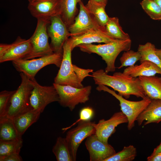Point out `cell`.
<instances>
[{"label":"cell","instance_id":"obj_9","mask_svg":"<svg viewBox=\"0 0 161 161\" xmlns=\"http://www.w3.org/2000/svg\"><path fill=\"white\" fill-rule=\"evenodd\" d=\"M30 81L32 86L29 98L30 109L41 113L49 103L59 101L58 95L53 85L50 86H41L35 78L30 79Z\"/></svg>","mask_w":161,"mask_h":161},{"label":"cell","instance_id":"obj_26","mask_svg":"<svg viewBox=\"0 0 161 161\" xmlns=\"http://www.w3.org/2000/svg\"><path fill=\"white\" fill-rule=\"evenodd\" d=\"M52 151L58 161H73L65 138L58 137Z\"/></svg>","mask_w":161,"mask_h":161},{"label":"cell","instance_id":"obj_35","mask_svg":"<svg viewBox=\"0 0 161 161\" xmlns=\"http://www.w3.org/2000/svg\"><path fill=\"white\" fill-rule=\"evenodd\" d=\"M0 161H22L23 159L19 153H13L0 157Z\"/></svg>","mask_w":161,"mask_h":161},{"label":"cell","instance_id":"obj_34","mask_svg":"<svg viewBox=\"0 0 161 161\" xmlns=\"http://www.w3.org/2000/svg\"><path fill=\"white\" fill-rule=\"evenodd\" d=\"M73 69L79 81L82 83L84 79L87 77H92L89 73L93 72V70L91 69H84L73 64Z\"/></svg>","mask_w":161,"mask_h":161},{"label":"cell","instance_id":"obj_23","mask_svg":"<svg viewBox=\"0 0 161 161\" xmlns=\"http://www.w3.org/2000/svg\"><path fill=\"white\" fill-rule=\"evenodd\" d=\"M13 120L6 116L0 117V141H8L21 139Z\"/></svg>","mask_w":161,"mask_h":161},{"label":"cell","instance_id":"obj_10","mask_svg":"<svg viewBox=\"0 0 161 161\" xmlns=\"http://www.w3.org/2000/svg\"><path fill=\"white\" fill-rule=\"evenodd\" d=\"M47 30L51 39L50 45L53 52L63 53V46L71 36V34L68 27L59 15H55L50 18Z\"/></svg>","mask_w":161,"mask_h":161},{"label":"cell","instance_id":"obj_16","mask_svg":"<svg viewBox=\"0 0 161 161\" xmlns=\"http://www.w3.org/2000/svg\"><path fill=\"white\" fill-rule=\"evenodd\" d=\"M69 38L72 43V51L80 44L93 43H106L116 40L108 35L104 29L101 27L91 29L80 35L70 36Z\"/></svg>","mask_w":161,"mask_h":161},{"label":"cell","instance_id":"obj_20","mask_svg":"<svg viewBox=\"0 0 161 161\" xmlns=\"http://www.w3.org/2000/svg\"><path fill=\"white\" fill-rule=\"evenodd\" d=\"M138 78L146 96L151 100H161V77L154 75Z\"/></svg>","mask_w":161,"mask_h":161},{"label":"cell","instance_id":"obj_30","mask_svg":"<svg viewBox=\"0 0 161 161\" xmlns=\"http://www.w3.org/2000/svg\"><path fill=\"white\" fill-rule=\"evenodd\" d=\"M140 4L144 11L151 18L161 20V9L154 0H142Z\"/></svg>","mask_w":161,"mask_h":161},{"label":"cell","instance_id":"obj_40","mask_svg":"<svg viewBox=\"0 0 161 161\" xmlns=\"http://www.w3.org/2000/svg\"><path fill=\"white\" fill-rule=\"evenodd\" d=\"M161 9V0H154Z\"/></svg>","mask_w":161,"mask_h":161},{"label":"cell","instance_id":"obj_15","mask_svg":"<svg viewBox=\"0 0 161 161\" xmlns=\"http://www.w3.org/2000/svg\"><path fill=\"white\" fill-rule=\"evenodd\" d=\"M128 122L127 117L121 111L115 112L109 119H102L95 123V134L101 141L108 143V139L115 131L116 127Z\"/></svg>","mask_w":161,"mask_h":161},{"label":"cell","instance_id":"obj_18","mask_svg":"<svg viewBox=\"0 0 161 161\" xmlns=\"http://www.w3.org/2000/svg\"><path fill=\"white\" fill-rule=\"evenodd\" d=\"M139 126L145 122L143 126L151 123H158L161 121V100L152 99L146 108L136 119Z\"/></svg>","mask_w":161,"mask_h":161},{"label":"cell","instance_id":"obj_17","mask_svg":"<svg viewBox=\"0 0 161 161\" xmlns=\"http://www.w3.org/2000/svg\"><path fill=\"white\" fill-rule=\"evenodd\" d=\"M60 0H40L29 3L28 9L31 15L37 19H49L59 14Z\"/></svg>","mask_w":161,"mask_h":161},{"label":"cell","instance_id":"obj_13","mask_svg":"<svg viewBox=\"0 0 161 161\" xmlns=\"http://www.w3.org/2000/svg\"><path fill=\"white\" fill-rule=\"evenodd\" d=\"M78 4V13L73 23L68 27L71 36L80 35L93 28L102 27L89 13L82 1Z\"/></svg>","mask_w":161,"mask_h":161},{"label":"cell","instance_id":"obj_39","mask_svg":"<svg viewBox=\"0 0 161 161\" xmlns=\"http://www.w3.org/2000/svg\"><path fill=\"white\" fill-rule=\"evenodd\" d=\"M155 53L160 60L161 62V49L156 48Z\"/></svg>","mask_w":161,"mask_h":161},{"label":"cell","instance_id":"obj_6","mask_svg":"<svg viewBox=\"0 0 161 161\" xmlns=\"http://www.w3.org/2000/svg\"><path fill=\"white\" fill-rule=\"evenodd\" d=\"M63 58L60 69L54 80V83L69 85L78 88L84 87L79 80L73 68L71 58L72 43L69 38L63 47Z\"/></svg>","mask_w":161,"mask_h":161},{"label":"cell","instance_id":"obj_36","mask_svg":"<svg viewBox=\"0 0 161 161\" xmlns=\"http://www.w3.org/2000/svg\"><path fill=\"white\" fill-rule=\"evenodd\" d=\"M148 161H161V152L158 153L153 156H149L147 158Z\"/></svg>","mask_w":161,"mask_h":161},{"label":"cell","instance_id":"obj_29","mask_svg":"<svg viewBox=\"0 0 161 161\" xmlns=\"http://www.w3.org/2000/svg\"><path fill=\"white\" fill-rule=\"evenodd\" d=\"M137 154L136 148L133 145L124 146L120 151L105 160V161H132Z\"/></svg>","mask_w":161,"mask_h":161},{"label":"cell","instance_id":"obj_32","mask_svg":"<svg viewBox=\"0 0 161 161\" xmlns=\"http://www.w3.org/2000/svg\"><path fill=\"white\" fill-rule=\"evenodd\" d=\"M94 115V112L93 109L90 107H86L82 108L79 113V118L70 126L63 129L66 131L80 121H90Z\"/></svg>","mask_w":161,"mask_h":161},{"label":"cell","instance_id":"obj_11","mask_svg":"<svg viewBox=\"0 0 161 161\" xmlns=\"http://www.w3.org/2000/svg\"><path fill=\"white\" fill-rule=\"evenodd\" d=\"M95 123L90 121H80L77 126L69 131L65 139L73 161L76 160L78 147L82 142L90 136L95 134Z\"/></svg>","mask_w":161,"mask_h":161},{"label":"cell","instance_id":"obj_21","mask_svg":"<svg viewBox=\"0 0 161 161\" xmlns=\"http://www.w3.org/2000/svg\"><path fill=\"white\" fill-rule=\"evenodd\" d=\"M41 113L29 108L13 120L19 134L22 136L27 129L39 119Z\"/></svg>","mask_w":161,"mask_h":161},{"label":"cell","instance_id":"obj_8","mask_svg":"<svg viewBox=\"0 0 161 161\" xmlns=\"http://www.w3.org/2000/svg\"><path fill=\"white\" fill-rule=\"evenodd\" d=\"M35 30L29 38L32 46L30 53L24 59H29L53 54L48 41L47 27L49 19H38Z\"/></svg>","mask_w":161,"mask_h":161},{"label":"cell","instance_id":"obj_27","mask_svg":"<svg viewBox=\"0 0 161 161\" xmlns=\"http://www.w3.org/2000/svg\"><path fill=\"white\" fill-rule=\"evenodd\" d=\"M155 45L149 42L144 44H139L137 51L140 53L141 58L140 63L145 61H150L156 64L161 69V62L155 53Z\"/></svg>","mask_w":161,"mask_h":161},{"label":"cell","instance_id":"obj_1","mask_svg":"<svg viewBox=\"0 0 161 161\" xmlns=\"http://www.w3.org/2000/svg\"><path fill=\"white\" fill-rule=\"evenodd\" d=\"M92 75L95 84L110 87L126 99L129 98L131 95L142 99L147 97L138 77H133L120 72H115L111 75L102 69L93 72Z\"/></svg>","mask_w":161,"mask_h":161},{"label":"cell","instance_id":"obj_7","mask_svg":"<svg viewBox=\"0 0 161 161\" xmlns=\"http://www.w3.org/2000/svg\"><path fill=\"white\" fill-rule=\"evenodd\" d=\"M59 97L58 102L62 106L73 111L79 103H85L89 99L92 89L90 85L78 88L69 85L53 83Z\"/></svg>","mask_w":161,"mask_h":161},{"label":"cell","instance_id":"obj_25","mask_svg":"<svg viewBox=\"0 0 161 161\" xmlns=\"http://www.w3.org/2000/svg\"><path fill=\"white\" fill-rule=\"evenodd\" d=\"M104 30L108 35L115 39L120 40L131 39L129 35L123 30L117 17H109L105 27Z\"/></svg>","mask_w":161,"mask_h":161},{"label":"cell","instance_id":"obj_38","mask_svg":"<svg viewBox=\"0 0 161 161\" xmlns=\"http://www.w3.org/2000/svg\"><path fill=\"white\" fill-rule=\"evenodd\" d=\"M96 3L106 6L107 0H90Z\"/></svg>","mask_w":161,"mask_h":161},{"label":"cell","instance_id":"obj_37","mask_svg":"<svg viewBox=\"0 0 161 161\" xmlns=\"http://www.w3.org/2000/svg\"><path fill=\"white\" fill-rule=\"evenodd\" d=\"M160 152H161V143L157 147L154 148L153 152L150 156H153L157 153Z\"/></svg>","mask_w":161,"mask_h":161},{"label":"cell","instance_id":"obj_2","mask_svg":"<svg viewBox=\"0 0 161 161\" xmlns=\"http://www.w3.org/2000/svg\"><path fill=\"white\" fill-rule=\"evenodd\" d=\"M131 39L114 41L104 44H82L78 45L80 51L90 54L95 53L101 57L106 65L105 71L106 73L115 71V63L117 58L122 51L130 50Z\"/></svg>","mask_w":161,"mask_h":161},{"label":"cell","instance_id":"obj_3","mask_svg":"<svg viewBox=\"0 0 161 161\" xmlns=\"http://www.w3.org/2000/svg\"><path fill=\"white\" fill-rule=\"evenodd\" d=\"M20 75L21 83L12 95L4 116L12 119L30 108L29 98L32 86L25 74L21 72Z\"/></svg>","mask_w":161,"mask_h":161},{"label":"cell","instance_id":"obj_31","mask_svg":"<svg viewBox=\"0 0 161 161\" xmlns=\"http://www.w3.org/2000/svg\"><path fill=\"white\" fill-rule=\"evenodd\" d=\"M141 58V54L138 51L135 52L129 50L124 51L120 59L121 65L117 68L120 69L124 67L133 66Z\"/></svg>","mask_w":161,"mask_h":161},{"label":"cell","instance_id":"obj_22","mask_svg":"<svg viewBox=\"0 0 161 161\" xmlns=\"http://www.w3.org/2000/svg\"><path fill=\"white\" fill-rule=\"evenodd\" d=\"M81 0H60L59 15L68 27L74 22L79 11L77 4Z\"/></svg>","mask_w":161,"mask_h":161},{"label":"cell","instance_id":"obj_41","mask_svg":"<svg viewBox=\"0 0 161 161\" xmlns=\"http://www.w3.org/2000/svg\"><path fill=\"white\" fill-rule=\"evenodd\" d=\"M40 0H28L29 3H32Z\"/></svg>","mask_w":161,"mask_h":161},{"label":"cell","instance_id":"obj_33","mask_svg":"<svg viewBox=\"0 0 161 161\" xmlns=\"http://www.w3.org/2000/svg\"><path fill=\"white\" fill-rule=\"evenodd\" d=\"M15 90H4L0 93V117L5 116L10 99Z\"/></svg>","mask_w":161,"mask_h":161},{"label":"cell","instance_id":"obj_19","mask_svg":"<svg viewBox=\"0 0 161 161\" xmlns=\"http://www.w3.org/2000/svg\"><path fill=\"white\" fill-rule=\"evenodd\" d=\"M123 72L134 78L149 77L155 75L156 74L161 75V69L154 63L148 61H145L139 65L127 67L124 69Z\"/></svg>","mask_w":161,"mask_h":161},{"label":"cell","instance_id":"obj_5","mask_svg":"<svg viewBox=\"0 0 161 161\" xmlns=\"http://www.w3.org/2000/svg\"><path fill=\"white\" fill-rule=\"evenodd\" d=\"M63 53H54L37 58L17 60L12 61V64L18 71L24 73L30 79L32 80L35 79L38 72L46 66L54 64L60 67Z\"/></svg>","mask_w":161,"mask_h":161},{"label":"cell","instance_id":"obj_14","mask_svg":"<svg viewBox=\"0 0 161 161\" xmlns=\"http://www.w3.org/2000/svg\"><path fill=\"white\" fill-rule=\"evenodd\" d=\"M85 145L90 161H105L116 153L111 145L101 141L95 134L86 138Z\"/></svg>","mask_w":161,"mask_h":161},{"label":"cell","instance_id":"obj_4","mask_svg":"<svg viewBox=\"0 0 161 161\" xmlns=\"http://www.w3.org/2000/svg\"><path fill=\"white\" fill-rule=\"evenodd\" d=\"M96 89L99 91H103L109 93L119 101L121 111L128 119L127 128L129 130H131L134 126L135 122L137 118L146 108L151 100L147 96L140 101L128 100L122 96L117 94L114 91L103 85H98Z\"/></svg>","mask_w":161,"mask_h":161},{"label":"cell","instance_id":"obj_24","mask_svg":"<svg viewBox=\"0 0 161 161\" xmlns=\"http://www.w3.org/2000/svg\"><path fill=\"white\" fill-rule=\"evenodd\" d=\"M106 6L96 3L90 0L85 5L89 13L99 26L104 29L109 18L105 11Z\"/></svg>","mask_w":161,"mask_h":161},{"label":"cell","instance_id":"obj_12","mask_svg":"<svg viewBox=\"0 0 161 161\" xmlns=\"http://www.w3.org/2000/svg\"><path fill=\"white\" fill-rule=\"evenodd\" d=\"M32 46L29 39L20 36L11 44H0V62L24 59L31 52Z\"/></svg>","mask_w":161,"mask_h":161},{"label":"cell","instance_id":"obj_28","mask_svg":"<svg viewBox=\"0 0 161 161\" xmlns=\"http://www.w3.org/2000/svg\"><path fill=\"white\" fill-rule=\"evenodd\" d=\"M22 144V138L8 141H0V157L13 153H19Z\"/></svg>","mask_w":161,"mask_h":161}]
</instances>
